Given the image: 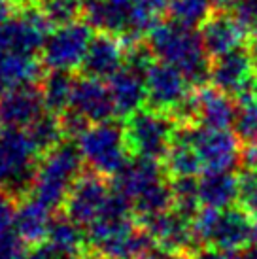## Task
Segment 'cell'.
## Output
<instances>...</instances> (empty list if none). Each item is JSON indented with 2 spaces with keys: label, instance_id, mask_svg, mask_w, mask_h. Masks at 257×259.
<instances>
[{
  "label": "cell",
  "instance_id": "6da1fadb",
  "mask_svg": "<svg viewBox=\"0 0 257 259\" xmlns=\"http://www.w3.org/2000/svg\"><path fill=\"white\" fill-rule=\"evenodd\" d=\"M148 46L157 61L168 63L184 72L195 89L210 83L212 59L204 50L200 32L182 23H159L148 36Z\"/></svg>",
  "mask_w": 257,
  "mask_h": 259
},
{
  "label": "cell",
  "instance_id": "7a4b0ae2",
  "mask_svg": "<svg viewBox=\"0 0 257 259\" xmlns=\"http://www.w3.org/2000/svg\"><path fill=\"white\" fill-rule=\"evenodd\" d=\"M83 163L79 146L74 144V140H64L51 151L40 155L30 197L51 210L63 208L72 184L81 174Z\"/></svg>",
  "mask_w": 257,
  "mask_h": 259
},
{
  "label": "cell",
  "instance_id": "3957f363",
  "mask_svg": "<svg viewBox=\"0 0 257 259\" xmlns=\"http://www.w3.org/2000/svg\"><path fill=\"white\" fill-rule=\"evenodd\" d=\"M91 252L108 259H131L150 252L153 240L135 216L102 214L87 225Z\"/></svg>",
  "mask_w": 257,
  "mask_h": 259
},
{
  "label": "cell",
  "instance_id": "277c9868",
  "mask_svg": "<svg viewBox=\"0 0 257 259\" xmlns=\"http://www.w3.org/2000/svg\"><path fill=\"white\" fill-rule=\"evenodd\" d=\"M242 208H202L193 216V231L202 248L220 252H244L253 240V223Z\"/></svg>",
  "mask_w": 257,
  "mask_h": 259
},
{
  "label": "cell",
  "instance_id": "5b68a950",
  "mask_svg": "<svg viewBox=\"0 0 257 259\" xmlns=\"http://www.w3.org/2000/svg\"><path fill=\"white\" fill-rule=\"evenodd\" d=\"M123 127L127 150L133 157L163 161L176 137L178 123L170 114L148 106L128 115Z\"/></svg>",
  "mask_w": 257,
  "mask_h": 259
},
{
  "label": "cell",
  "instance_id": "8992f818",
  "mask_svg": "<svg viewBox=\"0 0 257 259\" xmlns=\"http://www.w3.org/2000/svg\"><path fill=\"white\" fill-rule=\"evenodd\" d=\"M78 146L89 168L110 180L121 172L133 157L125 142V127L115 121L93 123L78 138Z\"/></svg>",
  "mask_w": 257,
  "mask_h": 259
},
{
  "label": "cell",
  "instance_id": "52a82bcc",
  "mask_svg": "<svg viewBox=\"0 0 257 259\" xmlns=\"http://www.w3.org/2000/svg\"><path fill=\"white\" fill-rule=\"evenodd\" d=\"M210 83L235 101L257 97V70L248 46L212 59Z\"/></svg>",
  "mask_w": 257,
  "mask_h": 259
},
{
  "label": "cell",
  "instance_id": "ba28073f",
  "mask_svg": "<svg viewBox=\"0 0 257 259\" xmlns=\"http://www.w3.org/2000/svg\"><path fill=\"white\" fill-rule=\"evenodd\" d=\"M93 27L89 23L74 21L50 32L42 48V65L50 70H74L79 68L85 57Z\"/></svg>",
  "mask_w": 257,
  "mask_h": 259
},
{
  "label": "cell",
  "instance_id": "9c48e42d",
  "mask_svg": "<svg viewBox=\"0 0 257 259\" xmlns=\"http://www.w3.org/2000/svg\"><path fill=\"white\" fill-rule=\"evenodd\" d=\"M50 30L51 23L38 6L19 10V14L0 25V55H36L38 51H42Z\"/></svg>",
  "mask_w": 257,
  "mask_h": 259
},
{
  "label": "cell",
  "instance_id": "30bf717a",
  "mask_svg": "<svg viewBox=\"0 0 257 259\" xmlns=\"http://www.w3.org/2000/svg\"><path fill=\"white\" fill-rule=\"evenodd\" d=\"M153 240V246L166 255H195L202 250L199 238L193 231L191 218H186L176 210L140 222Z\"/></svg>",
  "mask_w": 257,
  "mask_h": 259
},
{
  "label": "cell",
  "instance_id": "8fae6325",
  "mask_svg": "<svg viewBox=\"0 0 257 259\" xmlns=\"http://www.w3.org/2000/svg\"><path fill=\"white\" fill-rule=\"evenodd\" d=\"M112 193V186L108 178L93 168L81 170L76 182L72 184L63 204V214L79 225H89L102 214L108 197Z\"/></svg>",
  "mask_w": 257,
  "mask_h": 259
},
{
  "label": "cell",
  "instance_id": "7c38bea8",
  "mask_svg": "<svg viewBox=\"0 0 257 259\" xmlns=\"http://www.w3.org/2000/svg\"><path fill=\"white\" fill-rule=\"evenodd\" d=\"M189 140L199 153L204 172L231 170L240 163V140L229 129H212L202 125H186Z\"/></svg>",
  "mask_w": 257,
  "mask_h": 259
},
{
  "label": "cell",
  "instance_id": "4fadbf2b",
  "mask_svg": "<svg viewBox=\"0 0 257 259\" xmlns=\"http://www.w3.org/2000/svg\"><path fill=\"white\" fill-rule=\"evenodd\" d=\"M195 91L189 79L176 66L155 61L146 72V93L151 108L172 114Z\"/></svg>",
  "mask_w": 257,
  "mask_h": 259
},
{
  "label": "cell",
  "instance_id": "5bb4252c",
  "mask_svg": "<svg viewBox=\"0 0 257 259\" xmlns=\"http://www.w3.org/2000/svg\"><path fill=\"white\" fill-rule=\"evenodd\" d=\"M250 36L251 32L244 27L233 10L214 8L206 21L200 25V38L210 59L242 48Z\"/></svg>",
  "mask_w": 257,
  "mask_h": 259
},
{
  "label": "cell",
  "instance_id": "9a60e30c",
  "mask_svg": "<svg viewBox=\"0 0 257 259\" xmlns=\"http://www.w3.org/2000/svg\"><path fill=\"white\" fill-rule=\"evenodd\" d=\"M125 53L127 48L117 34L99 30L89 42L79 70L87 78L110 79L125 66Z\"/></svg>",
  "mask_w": 257,
  "mask_h": 259
},
{
  "label": "cell",
  "instance_id": "2e32d148",
  "mask_svg": "<svg viewBox=\"0 0 257 259\" xmlns=\"http://www.w3.org/2000/svg\"><path fill=\"white\" fill-rule=\"evenodd\" d=\"M44 110L40 83L8 89L0 95V131L27 129Z\"/></svg>",
  "mask_w": 257,
  "mask_h": 259
},
{
  "label": "cell",
  "instance_id": "e0dca14e",
  "mask_svg": "<svg viewBox=\"0 0 257 259\" xmlns=\"http://www.w3.org/2000/svg\"><path fill=\"white\" fill-rule=\"evenodd\" d=\"M70 108L79 112L91 125L112 121L117 115L110 87L104 85L102 79L87 78V76L76 79Z\"/></svg>",
  "mask_w": 257,
  "mask_h": 259
},
{
  "label": "cell",
  "instance_id": "ac0fdd59",
  "mask_svg": "<svg viewBox=\"0 0 257 259\" xmlns=\"http://www.w3.org/2000/svg\"><path fill=\"white\" fill-rule=\"evenodd\" d=\"M197 125L212 129H229L235 123L236 101L212 83L195 89Z\"/></svg>",
  "mask_w": 257,
  "mask_h": 259
},
{
  "label": "cell",
  "instance_id": "d6986e66",
  "mask_svg": "<svg viewBox=\"0 0 257 259\" xmlns=\"http://www.w3.org/2000/svg\"><path fill=\"white\" fill-rule=\"evenodd\" d=\"M110 93L114 99L115 114L127 119L140 108H144V102H148L146 93V74L138 72L135 68L123 66L119 72H115L110 78Z\"/></svg>",
  "mask_w": 257,
  "mask_h": 259
},
{
  "label": "cell",
  "instance_id": "ffe728a7",
  "mask_svg": "<svg viewBox=\"0 0 257 259\" xmlns=\"http://www.w3.org/2000/svg\"><path fill=\"white\" fill-rule=\"evenodd\" d=\"M51 208L44 202L36 201L34 197H27L19 202L17 216H15V235L25 244L32 248L46 242L51 227Z\"/></svg>",
  "mask_w": 257,
  "mask_h": 259
},
{
  "label": "cell",
  "instance_id": "44dd1931",
  "mask_svg": "<svg viewBox=\"0 0 257 259\" xmlns=\"http://www.w3.org/2000/svg\"><path fill=\"white\" fill-rule=\"evenodd\" d=\"M81 227L83 225H79L78 222H74L61 212L57 218H53L46 242H50L66 259L83 257L87 253H91V246H89L87 231H83Z\"/></svg>",
  "mask_w": 257,
  "mask_h": 259
},
{
  "label": "cell",
  "instance_id": "7402d4cb",
  "mask_svg": "<svg viewBox=\"0 0 257 259\" xmlns=\"http://www.w3.org/2000/svg\"><path fill=\"white\" fill-rule=\"evenodd\" d=\"M161 163L170 180L172 178H187V176L195 178L197 174L204 172L202 161H200L193 142L189 140L186 127H178L176 137Z\"/></svg>",
  "mask_w": 257,
  "mask_h": 259
},
{
  "label": "cell",
  "instance_id": "603a6c76",
  "mask_svg": "<svg viewBox=\"0 0 257 259\" xmlns=\"http://www.w3.org/2000/svg\"><path fill=\"white\" fill-rule=\"evenodd\" d=\"M200 204L208 208H231L238 202V176L231 170L222 172H204L199 180Z\"/></svg>",
  "mask_w": 257,
  "mask_h": 259
},
{
  "label": "cell",
  "instance_id": "cb8c5ba5",
  "mask_svg": "<svg viewBox=\"0 0 257 259\" xmlns=\"http://www.w3.org/2000/svg\"><path fill=\"white\" fill-rule=\"evenodd\" d=\"M76 79L70 70H50L40 79V93L46 112L63 115L72 106Z\"/></svg>",
  "mask_w": 257,
  "mask_h": 259
},
{
  "label": "cell",
  "instance_id": "d4e9b609",
  "mask_svg": "<svg viewBox=\"0 0 257 259\" xmlns=\"http://www.w3.org/2000/svg\"><path fill=\"white\" fill-rule=\"evenodd\" d=\"M27 133H29L30 140H32V144L40 155L51 151L55 146L66 140L63 133V125H61V117L51 114V112H44L38 115L27 127Z\"/></svg>",
  "mask_w": 257,
  "mask_h": 259
},
{
  "label": "cell",
  "instance_id": "484cf974",
  "mask_svg": "<svg viewBox=\"0 0 257 259\" xmlns=\"http://www.w3.org/2000/svg\"><path fill=\"white\" fill-rule=\"evenodd\" d=\"M172 210H176L186 218H191L202 208L199 195V180L193 176L187 178H172Z\"/></svg>",
  "mask_w": 257,
  "mask_h": 259
},
{
  "label": "cell",
  "instance_id": "4316f807",
  "mask_svg": "<svg viewBox=\"0 0 257 259\" xmlns=\"http://www.w3.org/2000/svg\"><path fill=\"white\" fill-rule=\"evenodd\" d=\"M214 8V0H170L168 14L170 19L195 29L206 21Z\"/></svg>",
  "mask_w": 257,
  "mask_h": 259
},
{
  "label": "cell",
  "instance_id": "83f0119b",
  "mask_svg": "<svg viewBox=\"0 0 257 259\" xmlns=\"http://www.w3.org/2000/svg\"><path fill=\"white\" fill-rule=\"evenodd\" d=\"M233 127L240 144H257V97L236 101Z\"/></svg>",
  "mask_w": 257,
  "mask_h": 259
},
{
  "label": "cell",
  "instance_id": "f1b7e54d",
  "mask_svg": "<svg viewBox=\"0 0 257 259\" xmlns=\"http://www.w3.org/2000/svg\"><path fill=\"white\" fill-rule=\"evenodd\" d=\"M38 8L46 19L57 27L79 21L81 14L85 12L83 0H40Z\"/></svg>",
  "mask_w": 257,
  "mask_h": 259
},
{
  "label": "cell",
  "instance_id": "f546056e",
  "mask_svg": "<svg viewBox=\"0 0 257 259\" xmlns=\"http://www.w3.org/2000/svg\"><path fill=\"white\" fill-rule=\"evenodd\" d=\"M238 206L257 222V168H242L238 174Z\"/></svg>",
  "mask_w": 257,
  "mask_h": 259
},
{
  "label": "cell",
  "instance_id": "4dcf8cb0",
  "mask_svg": "<svg viewBox=\"0 0 257 259\" xmlns=\"http://www.w3.org/2000/svg\"><path fill=\"white\" fill-rule=\"evenodd\" d=\"M19 202L21 201L4 184H0V235L10 233V229L15 225Z\"/></svg>",
  "mask_w": 257,
  "mask_h": 259
},
{
  "label": "cell",
  "instance_id": "1f68e13d",
  "mask_svg": "<svg viewBox=\"0 0 257 259\" xmlns=\"http://www.w3.org/2000/svg\"><path fill=\"white\" fill-rule=\"evenodd\" d=\"M59 117H61V125H63V133L66 140H76L78 142V138L91 127V123L87 121L85 117L79 114V112H76L74 108L66 110Z\"/></svg>",
  "mask_w": 257,
  "mask_h": 259
},
{
  "label": "cell",
  "instance_id": "d6a6232c",
  "mask_svg": "<svg viewBox=\"0 0 257 259\" xmlns=\"http://www.w3.org/2000/svg\"><path fill=\"white\" fill-rule=\"evenodd\" d=\"M29 246L14 233L0 235V259H27Z\"/></svg>",
  "mask_w": 257,
  "mask_h": 259
},
{
  "label": "cell",
  "instance_id": "836d02e7",
  "mask_svg": "<svg viewBox=\"0 0 257 259\" xmlns=\"http://www.w3.org/2000/svg\"><path fill=\"white\" fill-rule=\"evenodd\" d=\"M236 17L244 23V27L250 30L251 34L257 32V0H238L233 8Z\"/></svg>",
  "mask_w": 257,
  "mask_h": 259
},
{
  "label": "cell",
  "instance_id": "e575fe53",
  "mask_svg": "<svg viewBox=\"0 0 257 259\" xmlns=\"http://www.w3.org/2000/svg\"><path fill=\"white\" fill-rule=\"evenodd\" d=\"M27 259H66V257H64L63 253H59L50 242H42V244L29 248Z\"/></svg>",
  "mask_w": 257,
  "mask_h": 259
},
{
  "label": "cell",
  "instance_id": "d590c367",
  "mask_svg": "<svg viewBox=\"0 0 257 259\" xmlns=\"http://www.w3.org/2000/svg\"><path fill=\"white\" fill-rule=\"evenodd\" d=\"M240 165L242 168H257V144H242Z\"/></svg>",
  "mask_w": 257,
  "mask_h": 259
},
{
  "label": "cell",
  "instance_id": "8d00e7d4",
  "mask_svg": "<svg viewBox=\"0 0 257 259\" xmlns=\"http://www.w3.org/2000/svg\"><path fill=\"white\" fill-rule=\"evenodd\" d=\"M193 259H240V255L229 252H220V250H214V248H202L200 252L193 255Z\"/></svg>",
  "mask_w": 257,
  "mask_h": 259
},
{
  "label": "cell",
  "instance_id": "74e56055",
  "mask_svg": "<svg viewBox=\"0 0 257 259\" xmlns=\"http://www.w3.org/2000/svg\"><path fill=\"white\" fill-rule=\"evenodd\" d=\"M12 178V166L8 163V159L4 157V153L0 150V184H4Z\"/></svg>",
  "mask_w": 257,
  "mask_h": 259
},
{
  "label": "cell",
  "instance_id": "f35d334b",
  "mask_svg": "<svg viewBox=\"0 0 257 259\" xmlns=\"http://www.w3.org/2000/svg\"><path fill=\"white\" fill-rule=\"evenodd\" d=\"M12 10H14V4L10 0H0V25L10 19Z\"/></svg>",
  "mask_w": 257,
  "mask_h": 259
},
{
  "label": "cell",
  "instance_id": "ab89813d",
  "mask_svg": "<svg viewBox=\"0 0 257 259\" xmlns=\"http://www.w3.org/2000/svg\"><path fill=\"white\" fill-rule=\"evenodd\" d=\"M248 50H250L251 61H253V66H255V70H257V32L251 34L250 40H248Z\"/></svg>",
  "mask_w": 257,
  "mask_h": 259
},
{
  "label": "cell",
  "instance_id": "60d3db41",
  "mask_svg": "<svg viewBox=\"0 0 257 259\" xmlns=\"http://www.w3.org/2000/svg\"><path fill=\"white\" fill-rule=\"evenodd\" d=\"M238 0H214L216 8H222V10H233L236 6Z\"/></svg>",
  "mask_w": 257,
  "mask_h": 259
},
{
  "label": "cell",
  "instance_id": "b9f144b4",
  "mask_svg": "<svg viewBox=\"0 0 257 259\" xmlns=\"http://www.w3.org/2000/svg\"><path fill=\"white\" fill-rule=\"evenodd\" d=\"M240 259H257V244L255 246H248L242 252Z\"/></svg>",
  "mask_w": 257,
  "mask_h": 259
},
{
  "label": "cell",
  "instance_id": "7bdbcfd3",
  "mask_svg": "<svg viewBox=\"0 0 257 259\" xmlns=\"http://www.w3.org/2000/svg\"><path fill=\"white\" fill-rule=\"evenodd\" d=\"M131 259H157L153 253L150 252H146V253H140V255H136V257H131Z\"/></svg>",
  "mask_w": 257,
  "mask_h": 259
},
{
  "label": "cell",
  "instance_id": "ee69618b",
  "mask_svg": "<svg viewBox=\"0 0 257 259\" xmlns=\"http://www.w3.org/2000/svg\"><path fill=\"white\" fill-rule=\"evenodd\" d=\"M79 259H108V257H102V255H99V253H87V255H83V257H79Z\"/></svg>",
  "mask_w": 257,
  "mask_h": 259
},
{
  "label": "cell",
  "instance_id": "f6af8a7d",
  "mask_svg": "<svg viewBox=\"0 0 257 259\" xmlns=\"http://www.w3.org/2000/svg\"><path fill=\"white\" fill-rule=\"evenodd\" d=\"M168 259H193L191 255H168Z\"/></svg>",
  "mask_w": 257,
  "mask_h": 259
},
{
  "label": "cell",
  "instance_id": "bcb514c9",
  "mask_svg": "<svg viewBox=\"0 0 257 259\" xmlns=\"http://www.w3.org/2000/svg\"><path fill=\"white\" fill-rule=\"evenodd\" d=\"M253 240L257 242V222L253 223Z\"/></svg>",
  "mask_w": 257,
  "mask_h": 259
},
{
  "label": "cell",
  "instance_id": "7dc6e473",
  "mask_svg": "<svg viewBox=\"0 0 257 259\" xmlns=\"http://www.w3.org/2000/svg\"><path fill=\"white\" fill-rule=\"evenodd\" d=\"M83 2H87V4H91V2H97V0H83Z\"/></svg>",
  "mask_w": 257,
  "mask_h": 259
}]
</instances>
